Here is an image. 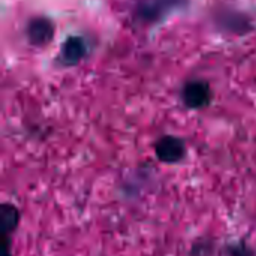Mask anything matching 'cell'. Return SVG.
I'll return each instance as SVG.
<instances>
[{
  "instance_id": "cell-2",
  "label": "cell",
  "mask_w": 256,
  "mask_h": 256,
  "mask_svg": "<svg viewBox=\"0 0 256 256\" xmlns=\"http://www.w3.org/2000/svg\"><path fill=\"white\" fill-rule=\"evenodd\" d=\"M183 102L190 110L206 108L212 102L210 86L204 81L188 82L183 88Z\"/></svg>"
},
{
  "instance_id": "cell-8",
  "label": "cell",
  "mask_w": 256,
  "mask_h": 256,
  "mask_svg": "<svg viewBox=\"0 0 256 256\" xmlns=\"http://www.w3.org/2000/svg\"><path fill=\"white\" fill-rule=\"evenodd\" d=\"M2 256H14V252H12V237L2 236Z\"/></svg>"
},
{
  "instance_id": "cell-5",
  "label": "cell",
  "mask_w": 256,
  "mask_h": 256,
  "mask_svg": "<svg viewBox=\"0 0 256 256\" xmlns=\"http://www.w3.org/2000/svg\"><path fill=\"white\" fill-rule=\"evenodd\" d=\"M224 256H256V249L246 240H237L226 243L222 250Z\"/></svg>"
},
{
  "instance_id": "cell-6",
  "label": "cell",
  "mask_w": 256,
  "mask_h": 256,
  "mask_svg": "<svg viewBox=\"0 0 256 256\" xmlns=\"http://www.w3.org/2000/svg\"><path fill=\"white\" fill-rule=\"evenodd\" d=\"M84 54V44L80 38H72L64 44L63 48V58L69 63L78 62Z\"/></svg>"
},
{
  "instance_id": "cell-3",
  "label": "cell",
  "mask_w": 256,
  "mask_h": 256,
  "mask_svg": "<svg viewBox=\"0 0 256 256\" xmlns=\"http://www.w3.org/2000/svg\"><path fill=\"white\" fill-rule=\"evenodd\" d=\"M21 222V212L12 202H3L0 206V232L2 236L12 237Z\"/></svg>"
},
{
  "instance_id": "cell-4",
  "label": "cell",
  "mask_w": 256,
  "mask_h": 256,
  "mask_svg": "<svg viewBox=\"0 0 256 256\" xmlns=\"http://www.w3.org/2000/svg\"><path fill=\"white\" fill-rule=\"evenodd\" d=\"M52 34V26L46 20H38L30 24L28 27V38L33 44H45L46 40L51 39Z\"/></svg>"
},
{
  "instance_id": "cell-1",
  "label": "cell",
  "mask_w": 256,
  "mask_h": 256,
  "mask_svg": "<svg viewBox=\"0 0 256 256\" xmlns=\"http://www.w3.org/2000/svg\"><path fill=\"white\" fill-rule=\"evenodd\" d=\"M156 159L164 165H178L188 158V146L182 136L162 135L153 144Z\"/></svg>"
},
{
  "instance_id": "cell-7",
  "label": "cell",
  "mask_w": 256,
  "mask_h": 256,
  "mask_svg": "<svg viewBox=\"0 0 256 256\" xmlns=\"http://www.w3.org/2000/svg\"><path fill=\"white\" fill-rule=\"evenodd\" d=\"M190 256H214V242L208 238L195 242L190 248Z\"/></svg>"
}]
</instances>
